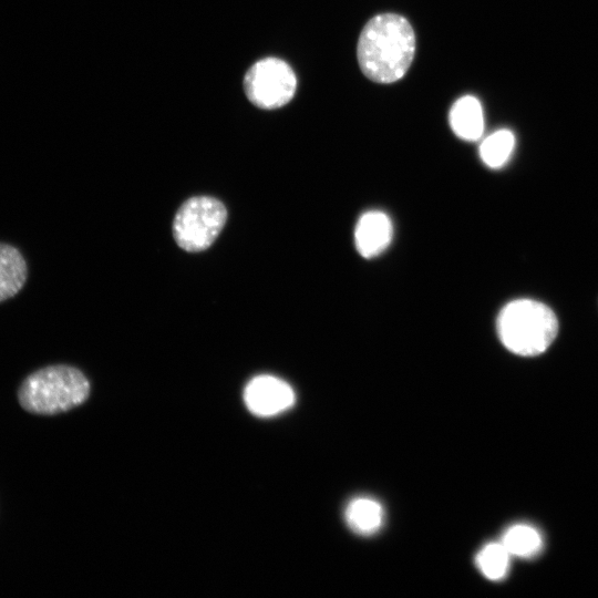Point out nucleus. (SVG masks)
I'll use <instances>...</instances> for the list:
<instances>
[{
  "label": "nucleus",
  "instance_id": "obj_1",
  "mask_svg": "<svg viewBox=\"0 0 598 598\" xmlns=\"http://www.w3.org/2000/svg\"><path fill=\"white\" fill-rule=\"evenodd\" d=\"M415 53L410 22L396 13H381L363 27L357 45L362 73L372 82L389 84L408 72Z\"/></svg>",
  "mask_w": 598,
  "mask_h": 598
},
{
  "label": "nucleus",
  "instance_id": "obj_2",
  "mask_svg": "<svg viewBox=\"0 0 598 598\" xmlns=\"http://www.w3.org/2000/svg\"><path fill=\"white\" fill-rule=\"evenodd\" d=\"M90 394V382L76 368L56 364L29 374L18 389V401L32 414L53 415L82 404Z\"/></svg>",
  "mask_w": 598,
  "mask_h": 598
},
{
  "label": "nucleus",
  "instance_id": "obj_3",
  "mask_svg": "<svg viewBox=\"0 0 598 598\" xmlns=\"http://www.w3.org/2000/svg\"><path fill=\"white\" fill-rule=\"evenodd\" d=\"M501 342L511 352L534 357L545 352L558 332V321L550 308L532 299L508 302L496 321Z\"/></svg>",
  "mask_w": 598,
  "mask_h": 598
},
{
  "label": "nucleus",
  "instance_id": "obj_4",
  "mask_svg": "<svg viewBox=\"0 0 598 598\" xmlns=\"http://www.w3.org/2000/svg\"><path fill=\"white\" fill-rule=\"evenodd\" d=\"M226 219L227 210L220 200L209 196H195L177 210L173 235L184 250L202 251L214 243Z\"/></svg>",
  "mask_w": 598,
  "mask_h": 598
},
{
  "label": "nucleus",
  "instance_id": "obj_5",
  "mask_svg": "<svg viewBox=\"0 0 598 598\" xmlns=\"http://www.w3.org/2000/svg\"><path fill=\"white\" fill-rule=\"evenodd\" d=\"M297 79L292 69L278 58L257 61L247 71L244 89L248 100L259 109L275 110L295 95Z\"/></svg>",
  "mask_w": 598,
  "mask_h": 598
},
{
  "label": "nucleus",
  "instance_id": "obj_6",
  "mask_svg": "<svg viewBox=\"0 0 598 598\" xmlns=\"http://www.w3.org/2000/svg\"><path fill=\"white\" fill-rule=\"evenodd\" d=\"M244 400L252 414L269 417L290 409L296 396L286 381L274 375H258L247 383Z\"/></svg>",
  "mask_w": 598,
  "mask_h": 598
},
{
  "label": "nucleus",
  "instance_id": "obj_7",
  "mask_svg": "<svg viewBox=\"0 0 598 598\" xmlns=\"http://www.w3.org/2000/svg\"><path fill=\"white\" fill-rule=\"evenodd\" d=\"M393 237L390 217L381 210H369L360 216L354 227V246L363 258L379 256Z\"/></svg>",
  "mask_w": 598,
  "mask_h": 598
},
{
  "label": "nucleus",
  "instance_id": "obj_8",
  "mask_svg": "<svg viewBox=\"0 0 598 598\" xmlns=\"http://www.w3.org/2000/svg\"><path fill=\"white\" fill-rule=\"evenodd\" d=\"M450 125L456 136L474 142L481 138L484 131V114L480 101L465 95L458 99L450 111Z\"/></svg>",
  "mask_w": 598,
  "mask_h": 598
},
{
  "label": "nucleus",
  "instance_id": "obj_9",
  "mask_svg": "<svg viewBox=\"0 0 598 598\" xmlns=\"http://www.w3.org/2000/svg\"><path fill=\"white\" fill-rule=\"evenodd\" d=\"M28 276L27 262L16 247L0 243V302L16 296Z\"/></svg>",
  "mask_w": 598,
  "mask_h": 598
},
{
  "label": "nucleus",
  "instance_id": "obj_10",
  "mask_svg": "<svg viewBox=\"0 0 598 598\" xmlns=\"http://www.w3.org/2000/svg\"><path fill=\"white\" fill-rule=\"evenodd\" d=\"M344 518L352 532L358 535L369 536L381 528L384 512L378 501L371 497L360 496L347 505Z\"/></svg>",
  "mask_w": 598,
  "mask_h": 598
},
{
  "label": "nucleus",
  "instance_id": "obj_11",
  "mask_svg": "<svg viewBox=\"0 0 598 598\" xmlns=\"http://www.w3.org/2000/svg\"><path fill=\"white\" fill-rule=\"evenodd\" d=\"M501 543L511 556L520 558L534 557L543 547L542 535L535 527L527 524L511 526L504 533Z\"/></svg>",
  "mask_w": 598,
  "mask_h": 598
},
{
  "label": "nucleus",
  "instance_id": "obj_12",
  "mask_svg": "<svg viewBox=\"0 0 598 598\" xmlns=\"http://www.w3.org/2000/svg\"><path fill=\"white\" fill-rule=\"evenodd\" d=\"M515 146V136L508 130H498L483 140L480 156L491 168H499L508 161Z\"/></svg>",
  "mask_w": 598,
  "mask_h": 598
},
{
  "label": "nucleus",
  "instance_id": "obj_13",
  "mask_svg": "<svg viewBox=\"0 0 598 598\" xmlns=\"http://www.w3.org/2000/svg\"><path fill=\"white\" fill-rule=\"evenodd\" d=\"M511 554L499 543L485 545L476 556V565L480 571L491 580L503 579L509 568Z\"/></svg>",
  "mask_w": 598,
  "mask_h": 598
}]
</instances>
